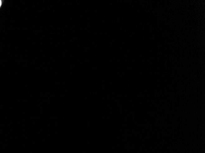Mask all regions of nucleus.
Instances as JSON below:
<instances>
[{
	"label": "nucleus",
	"mask_w": 205,
	"mask_h": 153,
	"mask_svg": "<svg viewBox=\"0 0 205 153\" xmlns=\"http://www.w3.org/2000/svg\"><path fill=\"white\" fill-rule=\"evenodd\" d=\"M1 1L0 0V6H1Z\"/></svg>",
	"instance_id": "nucleus-1"
}]
</instances>
